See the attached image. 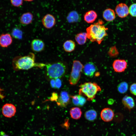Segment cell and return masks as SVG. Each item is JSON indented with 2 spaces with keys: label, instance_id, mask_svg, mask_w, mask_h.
Returning a JSON list of instances; mask_svg holds the SVG:
<instances>
[{
  "label": "cell",
  "instance_id": "7c38bea8",
  "mask_svg": "<svg viewBox=\"0 0 136 136\" xmlns=\"http://www.w3.org/2000/svg\"><path fill=\"white\" fill-rule=\"evenodd\" d=\"M100 115L103 121L105 122H109L113 119L114 114L112 109L107 108L102 110L100 113Z\"/></svg>",
  "mask_w": 136,
  "mask_h": 136
},
{
  "label": "cell",
  "instance_id": "7a4b0ae2",
  "mask_svg": "<svg viewBox=\"0 0 136 136\" xmlns=\"http://www.w3.org/2000/svg\"><path fill=\"white\" fill-rule=\"evenodd\" d=\"M104 22L99 19L96 22L91 24L86 29L87 38L91 42H96L100 44L107 35L108 29L103 25Z\"/></svg>",
  "mask_w": 136,
  "mask_h": 136
},
{
  "label": "cell",
  "instance_id": "4316f807",
  "mask_svg": "<svg viewBox=\"0 0 136 136\" xmlns=\"http://www.w3.org/2000/svg\"><path fill=\"white\" fill-rule=\"evenodd\" d=\"M71 98H72L73 104L75 105L79 106L80 100V95H70Z\"/></svg>",
  "mask_w": 136,
  "mask_h": 136
},
{
  "label": "cell",
  "instance_id": "ba28073f",
  "mask_svg": "<svg viewBox=\"0 0 136 136\" xmlns=\"http://www.w3.org/2000/svg\"><path fill=\"white\" fill-rule=\"evenodd\" d=\"M112 66L115 72L119 73L124 72L126 69L127 63L124 59H117L113 61Z\"/></svg>",
  "mask_w": 136,
  "mask_h": 136
},
{
  "label": "cell",
  "instance_id": "f1b7e54d",
  "mask_svg": "<svg viewBox=\"0 0 136 136\" xmlns=\"http://www.w3.org/2000/svg\"><path fill=\"white\" fill-rule=\"evenodd\" d=\"M129 90L132 94L136 96V83H133L131 85Z\"/></svg>",
  "mask_w": 136,
  "mask_h": 136
},
{
  "label": "cell",
  "instance_id": "5b68a950",
  "mask_svg": "<svg viewBox=\"0 0 136 136\" xmlns=\"http://www.w3.org/2000/svg\"><path fill=\"white\" fill-rule=\"evenodd\" d=\"M83 67V65L80 61L78 60L73 61L69 80L70 84L71 85H76L78 82L80 78L81 73Z\"/></svg>",
  "mask_w": 136,
  "mask_h": 136
},
{
  "label": "cell",
  "instance_id": "f546056e",
  "mask_svg": "<svg viewBox=\"0 0 136 136\" xmlns=\"http://www.w3.org/2000/svg\"><path fill=\"white\" fill-rule=\"evenodd\" d=\"M58 96H59L57 93L55 92H53L48 100L51 101H55L56 102L58 99Z\"/></svg>",
  "mask_w": 136,
  "mask_h": 136
},
{
  "label": "cell",
  "instance_id": "ac0fdd59",
  "mask_svg": "<svg viewBox=\"0 0 136 136\" xmlns=\"http://www.w3.org/2000/svg\"><path fill=\"white\" fill-rule=\"evenodd\" d=\"M33 15L30 12L23 14L20 18V22L23 24L28 25L31 23L33 19Z\"/></svg>",
  "mask_w": 136,
  "mask_h": 136
},
{
  "label": "cell",
  "instance_id": "5bb4252c",
  "mask_svg": "<svg viewBox=\"0 0 136 136\" xmlns=\"http://www.w3.org/2000/svg\"><path fill=\"white\" fill-rule=\"evenodd\" d=\"M12 42V36L9 33H3L0 36V46L2 47H7Z\"/></svg>",
  "mask_w": 136,
  "mask_h": 136
},
{
  "label": "cell",
  "instance_id": "cb8c5ba5",
  "mask_svg": "<svg viewBox=\"0 0 136 136\" xmlns=\"http://www.w3.org/2000/svg\"><path fill=\"white\" fill-rule=\"evenodd\" d=\"M11 33L12 36L15 39L21 40L22 38L23 32L20 29L18 28H14Z\"/></svg>",
  "mask_w": 136,
  "mask_h": 136
},
{
  "label": "cell",
  "instance_id": "e575fe53",
  "mask_svg": "<svg viewBox=\"0 0 136 136\" xmlns=\"http://www.w3.org/2000/svg\"><path fill=\"white\" fill-rule=\"evenodd\" d=\"M0 135L1 136H9L6 133L2 131L0 132Z\"/></svg>",
  "mask_w": 136,
  "mask_h": 136
},
{
  "label": "cell",
  "instance_id": "836d02e7",
  "mask_svg": "<svg viewBox=\"0 0 136 136\" xmlns=\"http://www.w3.org/2000/svg\"><path fill=\"white\" fill-rule=\"evenodd\" d=\"M3 90L0 88V98L1 99H3L5 97V96L2 93V91Z\"/></svg>",
  "mask_w": 136,
  "mask_h": 136
},
{
  "label": "cell",
  "instance_id": "8fae6325",
  "mask_svg": "<svg viewBox=\"0 0 136 136\" xmlns=\"http://www.w3.org/2000/svg\"><path fill=\"white\" fill-rule=\"evenodd\" d=\"M83 73L87 77H92L97 70L96 65L93 63L89 62L85 64L83 68Z\"/></svg>",
  "mask_w": 136,
  "mask_h": 136
},
{
  "label": "cell",
  "instance_id": "1f68e13d",
  "mask_svg": "<svg viewBox=\"0 0 136 136\" xmlns=\"http://www.w3.org/2000/svg\"><path fill=\"white\" fill-rule=\"evenodd\" d=\"M80 106L79 107L83 106L86 103V99L83 96L80 95Z\"/></svg>",
  "mask_w": 136,
  "mask_h": 136
},
{
  "label": "cell",
  "instance_id": "4fadbf2b",
  "mask_svg": "<svg viewBox=\"0 0 136 136\" xmlns=\"http://www.w3.org/2000/svg\"><path fill=\"white\" fill-rule=\"evenodd\" d=\"M31 48L32 50L36 52H39L44 49L45 45L44 42L39 39L33 40L31 43Z\"/></svg>",
  "mask_w": 136,
  "mask_h": 136
},
{
  "label": "cell",
  "instance_id": "8d00e7d4",
  "mask_svg": "<svg viewBox=\"0 0 136 136\" xmlns=\"http://www.w3.org/2000/svg\"><path fill=\"white\" fill-rule=\"evenodd\" d=\"M25 1H28V2H30L33 1L34 0H24Z\"/></svg>",
  "mask_w": 136,
  "mask_h": 136
},
{
  "label": "cell",
  "instance_id": "52a82bcc",
  "mask_svg": "<svg viewBox=\"0 0 136 136\" xmlns=\"http://www.w3.org/2000/svg\"><path fill=\"white\" fill-rule=\"evenodd\" d=\"M16 112L15 106L11 104H6L2 107V113L3 115L6 117H12L15 115Z\"/></svg>",
  "mask_w": 136,
  "mask_h": 136
},
{
  "label": "cell",
  "instance_id": "30bf717a",
  "mask_svg": "<svg viewBox=\"0 0 136 136\" xmlns=\"http://www.w3.org/2000/svg\"><path fill=\"white\" fill-rule=\"evenodd\" d=\"M42 22L44 26L48 29L52 28L56 23V19L54 16L49 14L44 16L42 19Z\"/></svg>",
  "mask_w": 136,
  "mask_h": 136
},
{
  "label": "cell",
  "instance_id": "9a60e30c",
  "mask_svg": "<svg viewBox=\"0 0 136 136\" xmlns=\"http://www.w3.org/2000/svg\"><path fill=\"white\" fill-rule=\"evenodd\" d=\"M122 103L124 107L130 111L135 106V101L133 98L128 95H125L122 98Z\"/></svg>",
  "mask_w": 136,
  "mask_h": 136
},
{
  "label": "cell",
  "instance_id": "e0dca14e",
  "mask_svg": "<svg viewBox=\"0 0 136 136\" xmlns=\"http://www.w3.org/2000/svg\"><path fill=\"white\" fill-rule=\"evenodd\" d=\"M97 17L96 12L94 10H91L87 12L84 16V20L88 23H93Z\"/></svg>",
  "mask_w": 136,
  "mask_h": 136
},
{
  "label": "cell",
  "instance_id": "ffe728a7",
  "mask_svg": "<svg viewBox=\"0 0 136 136\" xmlns=\"http://www.w3.org/2000/svg\"><path fill=\"white\" fill-rule=\"evenodd\" d=\"M70 113L71 117L75 120L79 119L82 115V112L80 109L77 107L71 108Z\"/></svg>",
  "mask_w": 136,
  "mask_h": 136
},
{
  "label": "cell",
  "instance_id": "7402d4cb",
  "mask_svg": "<svg viewBox=\"0 0 136 136\" xmlns=\"http://www.w3.org/2000/svg\"><path fill=\"white\" fill-rule=\"evenodd\" d=\"M97 114L94 110L91 109L86 112L84 114L85 119L90 121H93L96 118Z\"/></svg>",
  "mask_w": 136,
  "mask_h": 136
},
{
  "label": "cell",
  "instance_id": "d590c367",
  "mask_svg": "<svg viewBox=\"0 0 136 136\" xmlns=\"http://www.w3.org/2000/svg\"><path fill=\"white\" fill-rule=\"evenodd\" d=\"M114 102V101L112 99H109L108 101V103L109 104H112Z\"/></svg>",
  "mask_w": 136,
  "mask_h": 136
},
{
  "label": "cell",
  "instance_id": "8992f818",
  "mask_svg": "<svg viewBox=\"0 0 136 136\" xmlns=\"http://www.w3.org/2000/svg\"><path fill=\"white\" fill-rule=\"evenodd\" d=\"M70 95L66 91H61L56 101L57 105L62 107H66L70 102Z\"/></svg>",
  "mask_w": 136,
  "mask_h": 136
},
{
  "label": "cell",
  "instance_id": "2e32d148",
  "mask_svg": "<svg viewBox=\"0 0 136 136\" xmlns=\"http://www.w3.org/2000/svg\"><path fill=\"white\" fill-rule=\"evenodd\" d=\"M103 16L105 20L108 22L113 21L116 17L114 11L110 8L104 10L103 13Z\"/></svg>",
  "mask_w": 136,
  "mask_h": 136
},
{
  "label": "cell",
  "instance_id": "277c9868",
  "mask_svg": "<svg viewBox=\"0 0 136 136\" xmlns=\"http://www.w3.org/2000/svg\"><path fill=\"white\" fill-rule=\"evenodd\" d=\"M47 75L51 79L60 78L65 74L66 67L61 62H57L46 64Z\"/></svg>",
  "mask_w": 136,
  "mask_h": 136
},
{
  "label": "cell",
  "instance_id": "603a6c76",
  "mask_svg": "<svg viewBox=\"0 0 136 136\" xmlns=\"http://www.w3.org/2000/svg\"><path fill=\"white\" fill-rule=\"evenodd\" d=\"M87 38L86 32H81L77 34L75 37L76 42L80 45H83L85 43Z\"/></svg>",
  "mask_w": 136,
  "mask_h": 136
},
{
  "label": "cell",
  "instance_id": "484cf974",
  "mask_svg": "<svg viewBox=\"0 0 136 136\" xmlns=\"http://www.w3.org/2000/svg\"><path fill=\"white\" fill-rule=\"evenodd\" d=\"M129 14L132 17H136V3L131 4L129 8Z\"/></svg>",
  "mask_w": 136,
  "mask_h": 136
},
{
  "label": "cell",
  "instance_id": "d4e9b609",
  "mask_svg": "<svg viewBox=\"0 0 136 136\" xmlns=\"http://www.w3.org/2000/svg\"><path fill=\"white\" fill-rule=\"evenodd\" d=\"M128 88V85L126 82L123 81L120 83L118 85L117 89L118 92L121 94L125 93Z\"/></svg>",
  "mask_w": 136,
  "mask_h": 136
},
{
  "label": "cell",
  "instance_id": "9c48e42d",
  "mask_svg": "<svg viewBox=\"0 0 136 136\" xmlns=\"http://www.w3.org/2000/svg\"><path fill=\"white\" fill-rule=\"evenodd\" d=\"M115 11L117 16L121 18L126 17L129 14V8L125 4L121 3L117 5Z\"/></svg>",
  "mask_w": 136,
  "mask_h": 136
},
{
  "label": "cell",
  "instance_id": "4dcf8cb0",
  "mask_svg": "<svg viewBox=\"0 0 136 136\" xmlns=\"http://www.w3.org/2000/svg\"><path fill=\"white\" fill-rule=\"evenodd\" d=\"M62 85V82L60 78L55 79V88L59 89Z\"/></svg>",
  "mask_w": 136,
  "mask_h": 136
},
{
  "label": "cell",
  "instance_id": "83f0119b",
  "mask_svg": "<svg viewBox=\"0 0 136 136\" xmlns=\"http://www.w3.org/2000/svg\"><path fill=\"white\" fill-rule=\"evenodd\" d=\"M12 4L14 6L18 7L22 5L23 0H10Z\"/></svg>",
  "mask_w": 136,
  "mask_h": 136
},
{
  "label": "cell",
  "instance_id": "6da1fadb",
  "mask_svg": "<svg viewBox=\"0 0 136 136\" xmlns=\"http://www.w3.org/2000/svg\"><path fill=\"white\" fill-rule=\"evenodd\" d=\"M35 55L32 52L27 55L17 56L12 60L13 68L15 70L18 71L28 70L34 67L42 68L45 66V64L35 62Z\"/></svg>",
  "mask_w": 136,
  "mask_h": 136
},
{
  "label": "cell",
  "instance_id": "44dd1931",
  "mask_svg": "<svg viewBox=\"0 0 136 136\" xmlns=\"http://www.w3.org/2000/svg\"><path fill=\"white\" fill-rule=\"evenodd\" d=\"M75 46L76 44L74 42L71 40L66 41L63 45L64 50L67 52H70L73 51Z\"/></svg>",
  "mask_w": 136,
  "mask_h": 136
},
{
  "label": "cell",
  "instance_id": "d6a6232c",
  "mask_svg": "<svg viewBox=\"0 0 136 136\" xmlns=\"http://www.w3.org/2000/svg\"><path fill=\"white\" fill-rule=\"evenodd\" d=\"M50 84L52 88H55V79H52L50 81Z\"/></svg>",
  "mask_w": 136,
  "mask_h": 136
},
{
  "label": "cell",
  "instance_id": "d6986e66",
  "mask_svg": "<svg viewBox=\"0 0 136 136\" xmlns=\"http://www.w3.org/2000/svg\"><path fill=\"white\" fill-rule=\"evenodd\" d=\"M66 19L69 23L76 22L79 21L81 19L80 15L76 11H72L68 14Z\"/></svg>",
  "mask_w": 136,
  "mask_h": 136
},
{
  "label": "cell",
  "instance_id": "3957f363",
  "mask_svg": "<svg viewBox=\"0 0 136 136\" xmlns=\"http://www.w3.org/2000/svg\"><path fill=\"white\" fill-rule=\"evenodd\" d=\"M79 94L87 97V99L91 101L95 98L97 93L101 90L99 86L95 82H87L79 85Z\"/></svg>",
  "mask_w": 136,
  "mask_h": 136
}]
</instances>
